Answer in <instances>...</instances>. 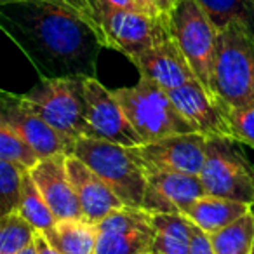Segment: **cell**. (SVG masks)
<instances>
[{
	"instance_id": "cell-1",
	"label": "cell",
	"mask_w": 254,
	"mask_h": 254,
	"mask_svg": "<svg viewBox=\"0 0 254 254\" xmlns=\"http://www.w3.org/2000/svg\"><path fill=\"white\" fill-rule=\"evenodd\" d=\"M0 25L42 77H94L103 44L73 0L0 4Z\"/></svg>"
},
{
	"instance_id": "cell-2",
	"label": "cell",
	"mask_w": 254,
	"mask_h": 254,
	"mask_svg": "<svg viewBox=\"0 0 254 254\" xmlns=\"http://www.w3.org/2000/svg\"><path fill=\"white\" fill-rule=\"evenodd\" d=\"M78 11L108 47L134 60L169 33L167 16L153 18L138 9H117L103 0H73Z\"/></svg>"
},
{
	"instance_id": "cell-3",
	"label": "cell",
	"mask_w": 254,
	"mask_h": 254,
	"mask_svg": "<svg viewBox=\"0 0 254 254\" xmlns=\"http://www.w3.org/2000/svg\"><path fill=\"white\" fill-rule=\"evenodd\" d=\"M212 94L230 106L254 105V30L247 23L219 30Z\"/></svg>"
},
{
	"instance_id": "cell-4",
	"label": "cell",
	"mask_w": 254,
	"mask_h": 254,
	"mask_svg": "<svg viewBox=\"0 0 254 254\" xmlns=\"http://www.w3.org/2000/svg\"><path fill=\"white\" fill-rule=\"evenodd\" d=\"M113 94L141 136L143 145L171 134L195 132L176 110L169 92L150 78L139 77L134 85L115 89Z\"/></svg>"
},
{
	"instance_id": "cell-5",
	"label": "cell",
	"mask_w": 254,
	"mask_h": 254,
	"mask_svg": "<svg viewBox=\"0 0 254 254\" xmlns=\"http://www.w3.org/2000/svg\"><path fill=\"white\" fill-rule=\"evenodd\" d=\"M73 155L87 164L126 205L143 207L146 174L136 162L131 148L105 139L82 136L77 139Z\"/></svg>"
},
{
	"instance_id": "cell-6",
	"label": "cell",
	"mask_w": 254,
	"mask_h": 254,
	"mask_svg": "<svg viewBox=\"0 0 254 254\" xmlns=\"http://www.w3.org/2000/svg\"><path fill=\"white\" fill-rule=\"evenodd\" d=\"M167 25L197 80L212 94L219 30L198 0H180L167 14Z\"/></svg>"
},
{
	"instance_id": "cell-7",
	"label": "cell",
	"mask_w": 254,
	"mask_h": 254,
	"mask_svg": "<svg viewBox=\"0 0 254 254\" xmlns=\"http://www.w3.org/2000/svg\"><path fill=\"white\" fill-rule=\"evenodd\" d=\"M82 78L84 77H42L32 91L21 94L23 101L33 112L73 141L87 136Z\"/></svg>"
},
{
	"instance_id": "cell-8",
	"label": "cell",
	"mask_w": 254,
	"mask_h": 254,
	"mask_svg": "<svg viewBox=\"0 0 254 254\" xmlns=\"http://www.w3.org/2000/svg\"><path fill=\"white\" fill-rule=\"evenodd\" d=\"M200 180L207 195L240 200L254 207V166L233 139L209 138Z\"/></svg>"
},
{
	"instance_id": "cell-9",
	"label": "cell",
	"mask_w": 254,
	"mask_h": 254,
	"mask_svg": "<svg viewBox=\"0 0 254 254\" xmlns=\"http://www.w3.org/2000/svg\"><path fill=\"white\" fill-rule=\"evenodd\" d=\"M207 141L209 138L198 132H181L132 146L131 153L146 176L162 173L200 176L207 155Z\"/></svg>"
},
{
	"instance_id": "cell-10",
	"label": "cell",
	"mask_w": 254,
	"mask_h": 254,
	"mask_svg": "<svg viewBox=\"0 0 254 254\" xmlns=\"http://www.w3.org/2000/svg\"><path fill=\"white\" fill-rule=\"evenodd\" d=\"M82 96H84L87 136L117 143L127 148L143 145L141 136L129 122L113 91L106 89L98 78H82Z\"/></svg>"
},
{
	"instance_id": "cell-11",
	"label": "cell",
	"mask_w": 254,
	"mask_h": 254,
	"mask_svg": "<svg viewBox=\"0 0 254 254\" xmlns=\"http://www.w3.org/2000/svg\"><path fill=\"white\" fill-rule=\"evenodd\" d=\"M96 254H152L155 225L146 209L124 205L96 223Z\"/></svg>"
},
{
	"instance_id": "cell-12",
	"label": "cell",
	"mask_w": 254,
	"mask_h": 254,
	"mask_svg": "<svg viewBox=\"0 0 254 254\" xmlns=\"http://www.w3.org/2000/svg\"><path fill=\"white\" fill-rule=\"evenodd\" d=\"M0 124L11 127L18 132L28 145L33 146L40 159H47L53 155H73L75 143L56 131L51 124H47L39 113H35L25 101L21 94L2 92L0 103Z\"/></svg>"
},
{
	"instance_id": "cell-13",
	"label": "cell",
	"mask_w": 254,
	"mask_h": 254,
	"mask_svg": "<svg viewBox=\"0 0 254 254\" xmlns=\"http://www.w3.org/2000/svg\"><path fill=\"white\" fill-rule=\"evenodd\" d=\"M169 96L176 110L195 132L204 134L205 138H228L221 103L198 80L173 89L169 91Z\"/></svg>"
},
{
	"instance_id": "cell-14",
	"label": "cell",
	"mask_w": 254,
	"mask_h": 254,
	"mask_svg": "<svg viewBox=\"0 0 254 254\" xmlns=\"http://www.w3.org/2000/svg\"><path fill=\"white\" fill-rule=\"evenodd\" d=\"M66 157L68 155L63 153L47 157L30 171L37 188L46 198L58 221L84 219L77 191L66 169Z\"/></svg>"
},
{
	"instance_id": "cell-15",
	"label": "cell",
	"mask_w": 254,
	"mask_h": 254,
	"mask_svg": "<svg viewBox=\"0 0 254 254\" xmlns=\"http://www.w3.org/2000/svg\"><path fill=\"white\" fill-rule=\"evenodd\" d=\"M205 190L200 176L193 174H150L146 176L143 209L150 212L187 214V211L204 197Z\"/></svg>"
},
{
	"instance_id": "cell-16",
	"label": "cell",
	"mask_w": 254,
	"mask_h": 254,
	"mask_svg": "<svg viewBox=\"0 0 254 254\" xmlns=\"http://www.w3.org/2000/svg\"><path fill=\"white\" fill-rule=\"evenodd\" d=\"M131 63L138 68L139 77L150 78L167 92L191 80H197L180 46L171 37V32L150 49L136 56Z\"/></svg>"
},
{
	"instance_id": "cell-17",
	"label": "cell",
	"mask_w": 254,
	"mask_h": 254,
	"mask_svg": "<svg viewBox=\"0 0 254 254\" xmlns=\"http://www.w3.org/2000/svg\"><path fill=\"white\" fill-rule=\"evenodd\" d=\"M66 169L75 191H77L85 221L96 225L108 214H112L113 211L126 205L119 198V195L78 157H66Z\"/></svg>"
},
{
	"instance_id": "cell-18",
	"label": "cell",
	"mask_w": 254,
	"mask_h": 254,
	"mask_svg": "<svg viewBox=\"0 0 254 254\" xmlns=\"http://www.w3.org/2000/svg\"><path fill=\"white\" fill-rule=\"evenodd\" d=\"M249 211H253V205L246 204V202L204 195L188 209L185 216L202 232L212 235V233L221 232L223 228L235 223Z\"/></svg>"
},
{
	"instance_id": "cell-19",
	"label": "cell",
	"mask_w": 254,
	"mask_h": 254,
	"mask_svg": "<svg viewBox=\"0 0 254 254\" xmlns=\"http://www.w3.org/2000/svg\"><path fill=\"white\" fill-rule=\"evenodd\" d=\"M155 239L152 254H190L193 223L185 214L153 212Z\"/></svg>"
},
{
	"instance_id": "cell-20",
	"label": "cell",
	"mask_w": 254,
	"mask_h": 254,
	"mask_svg": "<svg viewBox=\"0 0 254 254\" xmlns=\"http://www.w3.org/2000/svg\"><path fill=\"white\" fill-rule=\"evenodd\" d=\"M18 212L23 218L28 219L51 244L54 242L58 219L53 214L51 207L47 205L46 198L42 197L40 190L37 188L30 171L23 178V191H21V200H19Z\"/></svg>"
},
{
	"instance_id": "cell-21",
	"label": "cell",
	"mask_w": 254,
	"mask_h": 254,
	"mask_svg": "<svg viewBox=\"0 0 254 254\" xmlns=\"http://www.w3.org/2000/svg\"><path fill=\"white\" fill-rule=\"evenodd\" d=\"M98 230L94 223L85 219H66L58 221L56 237L51 246L63 254H96Z\"/></svg>"
},
{
	"instance_id": "cell-22",
	"label": "cell",
	"mask_w": 254,
	"mask_h": 254,
	"mask_svg": "<svg viewBox=\"0 0 254 254\" xmlns=\"http://www.w3.org/2000/svg\"><path fill=\"white\" fill-rule=\"evenodd\" d=\"M216 254H253L254 253V209L240 219L209 235Z\"/></svg>"
},
{
	"instance_id": "cell-23",
	"label": "cell",
	"mask_w": 254,
	"mask_h": 254,
	"mask_svg": "<svg viewBox=\"0 0 254 254\" xmlns=\"http://www.w3.org/2000/svg\"><path fill=\"white\" fill-rule=\"evenodd\" d=\"M39 230L18 211L2 216L0 221V254H19L35 244Z\"/></svg>"
},
{
	"instance_id": "cell-24",
	"label": "cell",
	"mask_w": 254,
	"mask_h": 254,
	"mask_svg": "<svg viewBox=\"0 0 254 254\" xmlns=\"http://www.w3.org/2000/svg\"><path fill=\"white\" fill-rule=\"evenodd\" d=\"M218 30L232 21H244L254 30V7L249 0H198Z\"/></svg>"
},
{
	"instance_id": "cell-25",
	"label": "cell",
	"mask_w": 254,
	"mask_h": 254,
	"mask_svg": "<svg viewBox=\"0 0 254 254\" xmlns=\"http://www.w3.org/2000/svg\"><path fill=\"white\" fill-rule=\"evenodd\" d=\"M0 159L9 160L26 171H32L42 160L32 145L4 124H0Z\"/></svg>"
},
{
	"instance_id": "cell-26",
	"label": "cell",
	"mask_w": 254,
	"mask_h": 254,
	"mask_svg": "<svg viewBox=\"0 0 254 254\" xmlns=\"http://www.w3.org/2000/svg\"><path fill=\"white\" fill-rule=\"evenodd\" d=\"M28 173L23 167L0 159V214L18 211L23 191V178Z\"/></svg>"
},
{
	"instance_id": "cell-27",
	"label": "cell",
	"mask_w": 254,
	"mask_h": 254,
	"mask_svg": "<svg viewBox=\"0 0 254 254\" xmlns=\"http://www.w3.org/2000/svg\"><path fill=\"white\" fill-rule=\"evenodd\" d=\"M221 108L228 127V138L254 148V105L230 106L221 103Z\"/></svg>"
},
{
	"instance_id": "cell-28",
	"label": "cell",
	"mask_w": 254,
	"mask_h": 254,
	"mask_svg": "<svg viewBox=\"0 0 254 254\" xmlns=\"http://www.w3.org/2000/svg\"><path fill=\"white\" fill-rule=\"evenodd\" d=\"M190 254H216L212 249L211 239L205 232H202L198 226L193 225V232H191V249Z\"/></svg>"
},
{
	"instance_id": "cell-29",
	"label": "cell",
	"mask_w": 254,
	"mask_h": 254,
	"mask_svg": "<svg viewBox=\"0 0 254 254\" xmlns=\"http://www.w3.org/2000/svg\"><path fill=\"white\" fill-rule=\"evenodd\" d=\"M134 5L138 7V11L145 12L148 16H153V18H160L164 16L162 12L159 11V5H157V0H132Z\"/></svg>"
},
{
	"instance_id": "cell-30",
	"label": "cell",
	"mask_w": 254,
	"mask_h": 254,
	"mask_svg": "<svg viewBox=\"0 0 254 254\" xmlns=\"http://www.w3.org/2000/svg\"><path fill=\"white\" fill-rule=\"evenodd\" d=\"M35 246H37V253L39 254H63L54 246H51L49 240H47L40 232H37V235H35Z\"/></svg>"
},
{
	"instance_id": "cell-31",
	"label": "cell",
	"mask_w": 254,
	"mask_h": 254,
	"mask_svg": "<svg viewBox=\"0 0 254 254\" xmlns=\"http://www.w3.org/2000/svg\"><path fill=\"white\" fill-rule=\"evenodd\" d=\"M103 2L117 9H138L132 0H103Z\"/></svg>"
},
{
	"instance_id": "cell-32",
	"label": "cell",
	"mask_w": 254,
	"mask_h": 254,
	"mask_svg": "<svg viewBox=\"0 0 254 254\" xmlns=\"http://www.w3.org/2000/svg\"><path fill=\"white\" fill-rule=\"evenodd\" d=\"M180 0H157V5H159V11L162 12L164 16H167L171 12V9L178 4Z\"/></svg>"
},
{
	"instance_id": "cell-33",
	"label": "cell",
	"mask_w": 254,
	"mask_h": 254,
	"mask_svg": "<svg viewBox=\"0 0 254 254\" xmlns=\"http://www.w3.org/2000/svg\"><path fill=\"white\" fill-rule=\"evenodd\" d=\"M19 254H39V253H37V246H35V244H32V246H30V247H26V249H23Z\"/></svg>"
},
{
	"instance_id": "cell-34",
	"label": "cell",
	"mask_w": 254,
	"mask_h": 254,
	"mask_svg": "<svg viewBox=\"0 0 254 254\" xmlns=\"http://www.w3.org/2000/svg\"><path fill=\"white\" fill-rule=\"evenodd\" d=\"M11 2H32V0H0V4H11Z\"/></svg>"
},
{
	"instance_id": "cell-35",
	"label": "cell",
	"mask_w": 254,
	"mask_h": 254,
	"mask_svg": "<svg viewBox=\"0 0 254 254\" xmlns=\"http://www.w3.org/2000/svg\"><path fill=\"white\" fill-rule=\"evenodd\" d=\"M249 2H251V4H253V7H254V0H249Z\"/></svg>"
},
{
	"instance_id": "cell-36",
	"label": "cell",
	"mask_w": 254,
	"mask_h": 254,
	"mask_svg": "<svg viewBox=\"0 0 254 254\" xmlns=\"http://www.w3.org/2000/svg\"><path fill=\"white\" fill-rule=\"evenodd\" d=\"M253 254H254V253H253Z\"/></svg>"
}]
</instances>
